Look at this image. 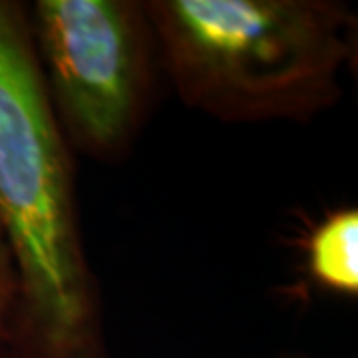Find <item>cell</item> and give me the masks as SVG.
I'll use <instances>...</instances> for the list:
<instances>
[{
    "label": "cell",
    "instance_id": "6da1fadb",
    "mask_svg": "<svg viewBox=\"0 0 358 358\" xmlns=\"http://www.w3.org/2000/svg\"><path fill=\"white\" fill-rule=\"evenodd\" d=\"M0 229L20 279L13 346L24 358H103L72 148L54 115L28 6L0 0Z\"/></svg>",
    "mask_w": 358,
    "mask_h": 358
},
{
    "label": "cell",
    "instance_id": "7a4b0ae2",
    "mask_svg": "<svg viewBox=\"0 0 358 358\" xmlns=\"http://www.w3.org/2000/svg\"><path fill=\"white\" fill-rule=\"evenodd\" d=\"M179 100L225 124L307 122L336 106L357 14L336 0H145Z\"/></svg>",
    "mask_w": 358,
    "mask_h": 358
},
{
    "label": "cell",
    "instance_id": "3957f363",
    "mask_svg": "<svg viewBox=\"0 0 358 358\" xmlns=\"http://www.w3.org/2000/svg\"><path fill=\"white\" fill-rule=\"evenodd\" d=\"M32 42L54 115L72 150L126 155L152 102L154 30L138 0H36Z\"/></svg>",
    "mask_w": 358,
    "mask_h": 358
},
{
    "label": "cell",
    "instance_id": "277c9868",
    "mask_svg": "<svg viewBox=\"0 0 358 358\" xmlns=\"http://www.w3.org/2000/svg\"><path fill=\"white\" fill-rule=\"evenodd\" d=\"M307 279L322 293L357 299L358 211L341 207L329 211L308 229L303 243Z\"/></svg>",
    "mask_w": 358,
    "mask_h": 358
},
{
    "label": "cell",
    "instance_id": "5b68a950",
    "mask_svg": "<svg viewBox=\"0 0 358 358\" xmlns=\"http://www.w3.org/2000/svg\"><path fill=\"white\" fill-rule=\"evenodd\" d=\"M20 315V279L10 245L0 229V345H13Z\"/></svg>",
    "mask_w": 358,
    "mask_h": 358
},
{
    "label": "cell",
    "instance_id": "8992f818",
    "mask_svg": "<svg viewBox=\"0 0 358 358\" xmlns=\"http://www.w3.org/2000/svg\"><path fill=\"white\" fill-rule=\"evenodd\" d=\"M0 358H24L13 345H0Z\"/></svg>",
    "mask_w": 358,
    "mask_h": 358
},
{
    "label": "cell",
    "instance_id": "52a82bcc",
    "mask_svg": "<svg viewBox=\"0 0 358 358\" xmlns=\"http://www.w3.org/2000/svg\"><path fill=\"white\" fill-rule=\"evenodd\" d=\"M275 358H303V357H293V355H282V357H275Z\"/></svg>",
    "mask_w": 358,
    "mask_h": 358
}]
</instances>
